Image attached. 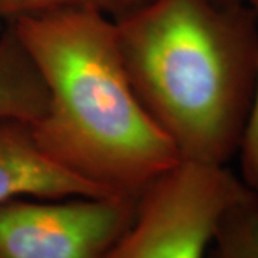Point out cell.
Masks as SVG:
<instances>
[{
	"mask_svg": "<svg viewBox=\"0 0 258 258\" xmlns=\"http://www.w3.org/2000/svg\"><path fill=\"white\" fill-rule=\"evenodd\" d=\"M5 22L46 85V111L32 131L56 165L102 192L139 197L181 162L129 81L113 20L50 10Z\"/></svg>",
	"mask_w": 258,
	"mask_h": 258,
	"instance_id": "cell-1",
	"label": "cell"
},
{
	"mask_svg": "<svg viewBox=\"0 0 258 258\" xmlns=\"http://www.w3.org/2000/svg\"><path fill=\"white\" fill-rule=\"evenodd\" d=\"M113 23L129 81L181 161L227 165L238 154L255 89L251 5L154 0Z\"/></svg>",
	"mask_w": 258,
	"mask_h": 258,
	"instance_id": "cell-2",
	"label": "cell"
},
{
	"mask_svg": "<svg viewBox=\"0 0 258 258\" xmlns=\"http://www.w3.org/2000/svg\"><path fill=\"white\" fill-rule=\"evenodd\" d=\"M242 185L227 166L181 161L139 194L131 225L103 258H207Z\"/></svg>",
	"mask_w": 258,
	"mask_h": 258,
	"instance_id": "cell-3",
	"label": "cell"
},
{
	"mask_svg": "<svg viewBox=\"0 0 258 258\" xmlns=\"http://www.w3.org/2000/svg\"><path fill=\"white\" fill-rule=\"evenodd\" d=\"M138 197H20L0 204V258H103L128 230Z\"/></svg>",
	"mask_w": 258,
	"mask_h": 258,
	"instance_id": "cell-4",
	"label": "cell"
},
{
	"mask_svg": "<svg viewBox=\"0 0 258 258\" xmlns=\"http://www.w3.org/2000/svg\"><path fill=\"white\" fill-rule=\"evenodd\" d=\"M109 195L56 165L39 148L32 125L0 120V204L20 197L68 198Z\"/></svg>",
	"mask_w": 258,
	"mask_h": 258,
	"instance_id": "cell-5",
	"label": "cell"
},
{
	"mask_svg": "<svg viewBox=\"0 0 258 258\" xmlns=\"http://www.w3.org/2000/svg\"><path fill=\"white\" fill-rule=\"evenodd\" d=\"M47 105L45 81L35 60L10 23L0 32V120L16 119L33 125Z\"/></svg>",
	"mask_w": 258,
	"mask_h": 258,
	"instance_id": "cell-6",
	"label": "cell"
},
{
	"mask_svg": "<svg viewBox=\"0 0 258 258\" xmlns=\"http://www.w3.org/2000/svg\"><path fill=\"white\" fill-rule=\"evenodd\" d=\"M210 252L212 258H258V192L245 184L224 212Z\"/></svg>",
	"mask_w": 258,
	"mask_h": 258,
	"instance_id": "cell-7",
	"label": "cell"
},
{
	"mask_svg": "<svg viewBox=\"0 0 258 258\" xmlns=\"http://www.w3.org/2000/svg\"><path fill=\"white\" fill-rule=\"evenodd\" d=\"M151 2L154 0H0V19L5 22L22 15L50 10H82L116 22Z\"/></svg>",
	"mask_w": 258,
	"mask_h": 258,
	"instance_id": "cell-8",
	"label": "cell"
},
{
	"mask_svg": "<svg viewBox=\"0 0 258 258\" xmlns=\"http://www.w3.org/2000/svg\"><path fill=\"white\" fill-rule=\"evenodd\" d=\"M248 3L255 12L258 20V0H248ZM237 155L240 157L241 181L249 189L258 192V69L251 111Z\"/></svg>",
	"mask_w": 258,
	"mask_h": 258,
	"instance_id": "cell-9",
	"label": "cell"
},
{
	"mask_svg": "<svg viewBox=\"0 0 258 258\" xmlns=\"http://www.w3.org/2000/svg\"><path fill=\"white\" fill-rule=\"evenodd\" d=\"M227 2H248V0H227Z\"/></svg>",
	"mask_w": 258,
	"mask_h": 258,
	"instance_id": "cell-10",
	"label": "cell"
},
{
	"mask_svg": "<svg viewBox=\"0 0 258 258\" xmlns=\"http://www.w3.org/2000/svg\"><path fill=\"white\" fill-rule=\"evenodd\" d=\"M207 258H212V255H211V252H208V255H207Z\"/></svg>",
	"mask_w": 258,
	"mask_h": 258,
	"instance_id": "cell-11",
	"label": "cell"
},
{
	"mask_svg": "<svg viewBox=\"0 0 258 258\" xmlns=\"http://www.w3.org/2000/svg\"><path fill=\"white\" fill-rule=\"evenodd\" d=\"M0 25H3V22H2V19H0Z\"/></svg>",
	"mask_w": 258,
	"mask_h": 258,
	"instance_id": "cell-12",
	"label": "cell"
}]
</instances>
